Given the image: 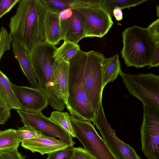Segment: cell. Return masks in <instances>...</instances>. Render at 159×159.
<instances>
[{
	"instance_id": "6da1fadb",
	"label": "cell",
	"mask_w": 159,
	"mask_h": 159,
	"mask_svg": "<svg viewBox=\"0 0 159 159\" xmlns=\"http://www.w3.org/2000/svg\"><path fill=\"white\" fill-rule=\"evenodd\" d=\"M47 11L40 0H20L9 27L13 41L28 53L46 41L44 20Z\"/></svg>"
},
{
	"instance_id": "7a4b0ae2",
	"label": "cell",
	"mask_w": 159,
	"mask_h": 159,
	"mask_svg": "<svg viewBox=\"0 0 159 159\" xmlns=\"http://www.w3.org/2000/svg\"><path fill=\"white\" fill-rule=\"evenodd\" d=\"M86 53L80 50L69 61V96L66 106L71 116L79 120L92 121L96 114L87 99L84 82Z\"/></svg>"
},
{
	"instance_id": "3957f363",
	"label": "cell",
	"mask_w": 159,
	"mask_h": 159,
	"mask_svg": "<svg viewBox=\"0 0 159 159\" xmlns=\"http://www.w3.org/2000/svg\"><path fill=\"white\" fill-rule=\"evenodd\" d=\"M122 36L121 56L126 66L141 68L148 66L157 44L147 28L134 25L125 29Z\"/></svg>"
},
{
	"instance_id": "277c9868",
	"label": "cell",
	"mask_w": 159,
	"mask_h": 159,
	"mask_svg": "<svg viewBox=\"0 0 159 159\" xmlns=\"http://www.w3.org/2000/svg\"><path fill=\"white\" fill-rule=\"evenodd\" d=\"M103 54L91 50L87 52L84 69V82L87 97L96 114L102 101Z\"/></svg>"
},
{
	"instance_id": "5b68a950",
	"label": "cell",
	"mask_w": 159,
	"mask_h": 159,
	"mask_svg": "<svg viewBox=\"0 0 159 159\" xmlns=\"http://www.w3.org/2000/svg\"><path fill=\"white\" fill-rule=\"evenodd\" d=\"M119 75L129 93L143 104L159 108V76L152 73L131 75L121 71Z\"/></svg>"
},
{
	"instance_id": "8992f818",
	"label": "cell",
	"mask_w": 159,
	"mask_h": 159,
	"mask_svg": "<svg viewBox=\"0 0 159 159\" xmlns=\"http://www.w3.org/2000/svg\"><path fill=\"white\" fill-rule=\"evenodd\" d=\"M70 120L75 137L97 159H116L90 121L79 120L72 116Z\"/></svg>"
},
{
	"instance_id": "52a82bcc",
	"label": "cell",
	"mask_w": 159,
	"mask_h": 159,
	"mask_svg": "<svg viewBox=\"0 0 159 159\" xmlns=\"http://www.w3.org/2000/svg\"><path fill=\"white\" fill-rule=\"evenodd\" d=\"M143 107L142 152L148 159H159V108L146 104Z\"/></svg>"
},
{
	"instance_id": "ba28073f",
	"label": "cell",
	"mask_w": 159,
	"mask_h": 159,
	"mask_svg": "<svg viewBox=\"0 0 159 159\" xmlns=\"http://www.w3.org/2000/svg\"><path fill=\"white\" fill-rule=\"evenodd\" d=\"M71 9H76L82 16L86 37L102 38L113 24L112 18L101 7L84 5L74 0Z\"/></svg>"
},
{
	"instance_id": "9c48e42d",
	"label": "cell",
	"mask_w": 159,
	"mask_h": 159,
	"mask_svg": "<svg viewBox=\"0 0 159 159\" xmlns=\"http://www.w3.org/2000/svg\"><path fill=\"white\" fill-rule=\"evenodd\" d=\"M92 121L99 130L110 151L116 159H141L135 149L116 136L105 116L102 101L100 102L95 116Z\"/></svg>"
},
{
	"instance_id": "30bf717a",
	"label": "cell",
	"mask_w": 159,
	"mask_h": 159,
	"mask_svg": "<svg viewBox=\"0 0 159 159\" xmlns=\"http://www.w3.org/2000/svg\"><path fill=\"white\" fill-rule=\"evenodd\" d=\"M16 110L24 125L30 126L46 136L58 137L69 147H73L75 143L71 135L41 112L30 113L20 110Z\"/></svg>"
},
{
	"instance_id": "8fae6325",
	"label": "cell",
	"mask_w": 159,
	"mask_h": 159,
	"mask_svg": "<svg viewBox=\"0 0 159 159\" xmlns=\"http://www.w3.org/2000/svg\"><path fill=\"white\" fill-rule=\"evenodd\" d=\"M20 107L30 113L41 112L49 104L46 95L39 89L16 85L10 83Z\"/></svg>"
},
{
	"instance_id": "7c38bea8",
	"label": "cell",
	"mask_w": 159,
	"mask_h": 159,
	"mask_svg": "<svg viewBox=\"0 0 159 159\" xmlns=\"http://www.w3.org/2000/svg\"><path fill=\"white\" fill-rule=\"evenodd\" d=\"M21 145L23 148L33 153L38 152L42 155L69 147L66 143L60 139L46 136L42 133L37 137L23 141L21 142Z\"/></svg>"
},
{
	"instance_id": "4fadbf2b",
	"label": "cell",
	"mask_w": 159,
	"mask_h": 159,
	"mask_svg": "<svg viewBox=\"0 0 159 159\" xmlns=\"http://www.w3.org/2000/svg\"><path fill=\"white\" fill-rule=\"evenodd\" d=\"M69 61H54L53 66V88L66 105L69 96Z\"/></svg>"
},
{
	"instance_id": "5bb4252c",
	"label": "cell",
	"mask_w": 159,
	"mask_h": 159,
	"mask_svg": "<svg viewBox=\"0 0 159 159\" xmlns=\"http://www.w3.org/2000/svg\"><path fill=\"white\" fill-rule=\"evenodd\" d=\"M72 16L66 20L60 21L63 34V40L76 44L86 37L83 19L76 9H72Z\"/></svg>"
},
{
	"instance_id": "9a60e30c",
	"label": "cell",
	"mask_w": 159,
	"mask_h": 159,
	"mask_svg": "<svg viewBox=\"0 0 159 159\" xmlns=\"http://www.w3.org/2000/svg\"><path fill=\"white\" fill-rule=\"evenodd\" d=\"M46 41L55 46L63 40L59 13L47 11L44 20Z\"/></svg>"
},
{
	"instance_id": "2e32d148",
	"label": "cell",
	"mask_w": 159,
	"mask_h": 159,
	"mask_svg": "<svg viewBox=\"0 0 159 159\" xmlns=\"http://www.w3.org/2000/svg\"><path fill=\"white\" fill-rule=\"evenodd\" d=\"M11 46L15 57L18 60L22 71L31 84L30 87L39 89V84L34 73L28 53L13 41L11 43Z\"/></svg>"
},
{
	"instance_id": "e0dca14e",
	"label": "cell",
	"mask_w": 159,
	"mask_h": 159,
	"mask_svg": "<svg viewBox=\"0 0 159 159\" xmlns=\"http://www.w3.org/2000/svg\"><path fill=\"white\" fill-rule=\"evenodd\" d=\"M121 71L118 54L109 58H104L102 70L103 89L108 83L116 80Z\"/></svg>"
},
{
	"instance_id": "ac0fdd59",
	"label": "cell",
	"mask_w": 159,
	"mask_h": 159,
	"mask_svg": "<svg viewBox=\"0 0 159 159\" xmlns=\"http://www.w3.org/2000/svg\"><path fill=\"white\" fill-rule=\"evenodd\" d=\"M8 78L0 70V95L10 108L20 110L19 104L10 85Z\"/></svg>"
},
{
	"instance_id": "d6986e66",
	"label": "cell",
	"mask_w": 159,
	"mask_h": 159,
	"mask_svg": "<svg viewBox=\"0 0 159 159\" xmlns=\"http://www.w3.org/2000/svg\"><path fill=\"white\" fill-rule=\"evenodd\" d=\"M80 46L69 41H64L60 47L57 48L52 57L55 62H69L80 50Z\"/></svg>"
},
{
	"instance_id": "ffe728a7",
	"label": "cell",
	"mask_w": 159,
	"mask_h": 159,
	"mask_svg": "<svg viewBox=\"0 0 159 159\" xmlns=\"http://www.w3.org/2000/svg\"><path fill=\"white\" fill-rule=\"evenodd\" d=\"M21 142L15 129H10L1 131L0 133V152L17 150Z\"/></svg>"
},
{
	"instance_id": "44dd1931",
	"label": "cell",
	"mask_w": 159,
	"mask_h": 159,
	"mask_svg": "<svg viewBox=\"0 0 159 159\" xmlns=\"http://www.w3.org/2000/svg\"><path fill=\"white\" fill-rule=\"evenodd\" d=\"M147 0H103L102 7L108 13L111 18L113 16V11L116 8L121 10L139 5Z\"/></svg>"
},
{
	"instance_id": "7402d4cb",
	"label": "cell",
	"mask_w": 159,
	"mask_h": 159,
	"mask_svg": "<svg viewBox=\"0 0 159 159\" xmlns=\"http://www.w3.org/2000/svg\"><path fill=\"white\" fill-rule=\"evenodd\" d=\"M70 116L67 112H61L58 111L52 112L49 118L69 133L72 137H75L71 125Z\"/></svg>"
},
{
	"instance_id": "603a6c76",
	"label": "cell",
	"mask_w": 159,
	"mask_h": 159,
	"mask_svg": "<svg viewBox=\"0 0 159 159\" xmlns=\"http://www.w3.org/2000/svg\"><path fill=\"white\" fill-rule=\"evenodd\" d=\"M47 11L59 13L72 6L74 0H40Z\"/></svg>"
},
{
	"instance_id": "cb8c5ba5",
	"label": "cell",
	"mask_w": 159,
	"mask_h": 159,
	"mask_svg": "<svg viewBox=\"0 0 159 159\" xmlns=\"http://www.w3.org/2000/svg\"><path fill=\"white\" fill-rule=\"evenodd\" d=\"M12 41L11 34L2 26L0 29V61L4 53L6 51L10 50Z\"/></svg>"
},
{
	"instance_id": "d4e9b609",
	"label": "cell",
	"mask_w": 159,
	"mask_h": 159,
	"mask_svg": "<svg viewBox=\"0 0 159 159\" xmlns=\"http://www.w3.org/2000/svg\"><path fill=\"white\" fill-rule=\"evenodd\" d=\"M15 132L21 142L25 140L37 137L41 134L32 127L27 125H24L18 129H15Z\"/></svg>"
},
{
	"instance_id": "484cf974",
	"label": "cell",
	"mask_w": 159,
	"mask_h": 159,
	"mask_svg": "<svg viewBox=\"0 0 159 159\" xmlns=\"http://www.w3.org/2000/svg\"><path fill=\"white\" fill-rule=\"evenodd\" d=\"M74 151V147L60 149L48 154L47 159H71Z\"/></svg>"
},
{
	"instance_id": "4316f807",
	"label": "cell",
	"mask_w": 159,
	"mask_h": 159,
	"mask_svg": "<svg viewBox=\"0 0 159 159\" xmlns=\"http://www.w3.org/2000/svg\"><path fill=\"white\" fill-rule=\"evenodd\" d=\"M11 108L0 95V125H4L11 116Z\"/></svg>"
},
{
	"instance_id": "83f0119b",
	"label": "cell",
	"mask_w": 159,
	"mask_h": 159,
	"mask_svg": "<svg viewBox=\"0 0 159 159\" xmlns=\"http://www.w3.org/2000/svg\"><path fill=\"white\" fill-rule=\"evenodd\" d=\"M148 33L154 43H159V19L152 22L147 28Z\"/></svg>"
},
{
	"instance_id": "f1b7e54d",
	"label": "cell",
	"mask_w": 159,
	"mask_h": 159,
	"mask_svg": "<svg viewBox=\"0 0 159 159\" xmlns=\"http://www.w3.org/2000/svg\"><path fill=\"white\" fill-rule=\"evenodd\" d=\"M74 149V153L71 159H97L84 148L79 147Z\"/></svg>"
},
{
	"instance_id": "f546056e",
	"label": "cell",
	"mask_w": 159,
	"mask_h": 159,
	"mask_svg": "<svg viewBox=\"0 0 159 159\" xmlns=\"http://www.w3.org/2000/svg\"><path fill=\"white\" fill-rule=\"evenodd\" d=\"M20 0H0V18L8 12Z\"/></svg>"
},
{
	"instance_id": "4dcf8cb0",
	"label": "cell",
	"mask_w": 159,
	"mask_h": 159,
	"mask_svg": "<svg viewBox=\"0 0 159 159\" xmlns=\"http://www.w3.org/2000/svg\"><path fill=\"white\" fill-rule=\"evenodd\" d=\"M0 159H25L18 150L0 152Z\"/></svg>"
},
{
	"instance_id": "1f68e13d",
	"label": "cell",
	"mask_w": 159,
	"mask_h": 159,
	"mask_svg": "<svg viewBox=\"0 0 159 159\" xmlns=\"http://www.w3.org/2000/svg\"><path fill=\"white\" fill-rule=\"evenodd\" d=\"M159 65V43L157 44L155 50L152 56L148 68L157 67Z\"/></svg>"
},
{
	"instance_id": "d6a6232c",
	"label": "cell",
	"mask_w": 159,
	"mask_h": 159,
	"mask_svg": "<svg viewBox=\"0 0 159 159\" xmlns=\"http://www.w3.org/2000/svg\"><path fill=\"white\" fill-rule=\"evenodd\" d=\"M73 9L70 8L65 9L59 13V18L60 21L66 20L72 16Z\"/></svg>"
},
{
	"instance_id": "836d02e7",
	"label": "cell",
	"mask_w": 159,
	"mask_h": 159,
	"mask_svg": "<svg viewBox=\"0 0 159 159\" xmlns=\"http://www.w3.org/2000/svg\"><path fill=\"white\" fill-rule=\"evenodd\" d=\"M113 14L117 20L120 21L123 18V14L122 10L119 8H115L113 11Z\"/></svg>"
},
{
	"instance_id": "e575fe53",
	"label": "cell",
	"mask_w": 159,
	"mask_h": 159,
	"mask_svg": "<svg viewBox=\"0 0 159 159\" xmlns=\"http://www.w3.org/2000/svg\"><path fill=\"white\" fill-rule=\"evenodd\" d=\"M159 6H157V16H159Z\"/></svg>"
},
{
	"instance_id": "d590c367",
	"label": "cell",
	"mask_w": 159,
	"mask_h": 159,
	"mask_svg": "<svg viewBox=\"0 0 159 159\" xmlns=\"http://www.w3.org/2000/svg\"><path fill=\"white\" fill-rule=\"evenodd\" d=\"M1 131L0 130V132H1Z\"/></svg>"
}]
</instances>
